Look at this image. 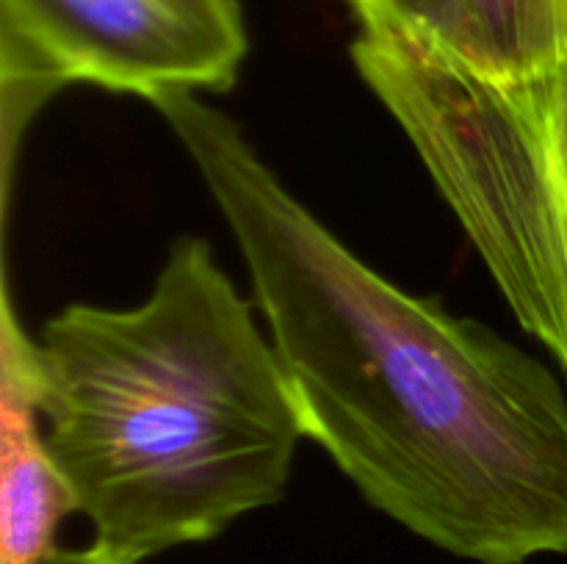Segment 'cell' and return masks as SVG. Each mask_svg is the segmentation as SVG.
Masks as SVG:
<instances>
[{
	"label": "cell",
	"instance_id": "7",
	"mask_svg": "<svg viewBox=\"0 0 567 564\" xmlns=\"http://www.w3.org/2000/svg\"><path fill=\"white\" fill-rule=\"evenodd\" d=\"M354 17H377V20L393 22L415 36L435 42L443 25V9L446 0H349Z\"/></svg>",
	"mask_w": 567,
	"mask_h": 564
},
{
	"label": "cell",
	"instance_id": "8",
	"mask_svg": "<svg viewBox=\"0 0 567 564\" xmlns=\"http://www.w3.org/2000/svg\"><path fill=\"white\" fill-rule=\"evenodd\" d=\"M543 81H546L554 138H557L559 158H563V169L567 177V55L554 70L543 72Z\"/></svg>",
	"mask_w": 567,
	"mask_h": 564
},
{
	"label": "cell",
	"instance_id": "4",
	"mask_svg": "<svg viewBox=\"0 0 567 564\" xmlns=\"http://www.w3.org/2000/svg\"><path fill=\"white\" fill-rule=\"evenodd\" d=\"M238 0H0L3 177L28 116L70 83L138 94L227 92L247 59Z\"/></svg>",
	"mask_w": 567,
	"mask_h": 564
},
{
	"label": "cell",
	"instance_id": "6",
	"mask_svg": "<svg viewBox=\"0 0 567 564\" xmlns=\"http://www.w3.org/2000/svg\"><path fill=\"white\" fill-rule=\"evenodd\" d=\"M430 44L504 81L540 75L567 55V0H446Z\"/></svg>",
	"mask_w": 567,
	"mask_h": 564
},
{
	"label": "cell",
	"instance_id": "9",
	"mask_svg": "<svg viewBox=\"0 0 567 564\" xmlns=\"http://www.w3.org/2000/svg\"><path fill=\"white\" fill-rule=\"evenodd\" d=\"M42 564H136L131 562L122 553L111 551V547L100 545V542H92L89 547H75V551H59L55 547Z\"/></svg>",
	"mask_w": 567,
	"mask_h": 564
},
{
	"label": "cell",
	"instance_id": "3",
	"mask_svg": "<svg viewBox=\"0 0 567 564\" xmlns=\"http://www.w3.org/2000/svg\"><path fill=\"white\" fill-rule=\"evenodd\" d=\"M352 59L480 249L498 291L567 374V177L546 81L485 75L363 17Z\"/></svg>",
	"mask_w": 567,
	"mask_h": 564
},
{
	"label": "cell",
	"instance_id": "1",
	"mask_svg": "<svg viewBox=\"0 0 567 564\" xmlns=\"http://www.w3.org/2000/svg\"><path fill=\"white\" fill-rule=\"evenodd\" d=\"M153 105L236 238L305 437L452 556H565L567 396L551 368L377 274L199 94Z\"/></svg>",
	"mask_w": 567,
	"mask_h": 564
},
{
	"label": "cell",
	"instance_id": "2",
	"mask_svg": "<svg viewBox=\"0 0 567 564\" xmlns=\"http://www.w3.org/2000/svg\"><path fill=\"white\" fill-rule=\"evenodd\" d=\"M37 359L44 440L100 545L138 564L286 498L302 415L203 238L172 243L136 307L53 315Z\"/></svg>",
	"mask_w": 567,
	"mask_h": 564
},
{
	"label": "cell",
	"instance_id": "5",
	"mask_svg": "<svg viewBox=\"0 0 567 564\" xmlns=\"http://www.w3.org/2000/svg\"><path fill=\"white\" fill-rule=\"evenodd\" d=\"M37 337L17 321L3 288L0 326V564H42L75 495L39 431Z\"/></svg>",
	"mask_w": 567,
	"mask_h": 564
}]
</instances>
